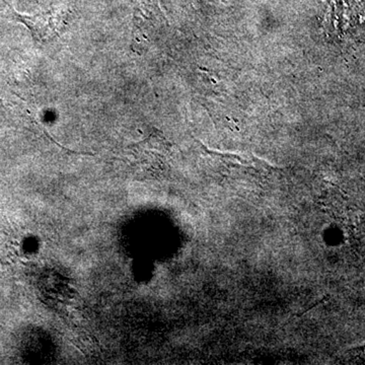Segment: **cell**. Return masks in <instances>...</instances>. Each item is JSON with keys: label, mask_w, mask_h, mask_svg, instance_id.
I'll use <instances>...</instances> for the list:
<instances>
[{"label": "cell", "mask_w": 365, "mask_h": 365, "mask_svg": "<svg viewBox=\"0 0 365 365\" xmlns=\"http://www.w3.org/2000/svg\"><path fill=\"white\" fill-rule=\"evenodd\" d=\"M19 19L32 31L34 38L45 43L55 39L63 32L66 26V14L64 11H50L38 16H19Z\"/></svg>", "instance_id": "2"}, {"label": "cell", "mask_w": 365, "mask_h": 365, "mask_svg": "<svg viewBox=\"0 0 365 365\" xmlns=\"http://www.w3.org/2000/svg\"><path fill=\"white\" fill-rule=\"evenodd\" d=\"M201 148L215 165H218V169L234 180L267 181L278 170L277 168L253 155L220 153L208 150L202 144Z\"/></svg>", "instance_id": "1"}]
</instances>
